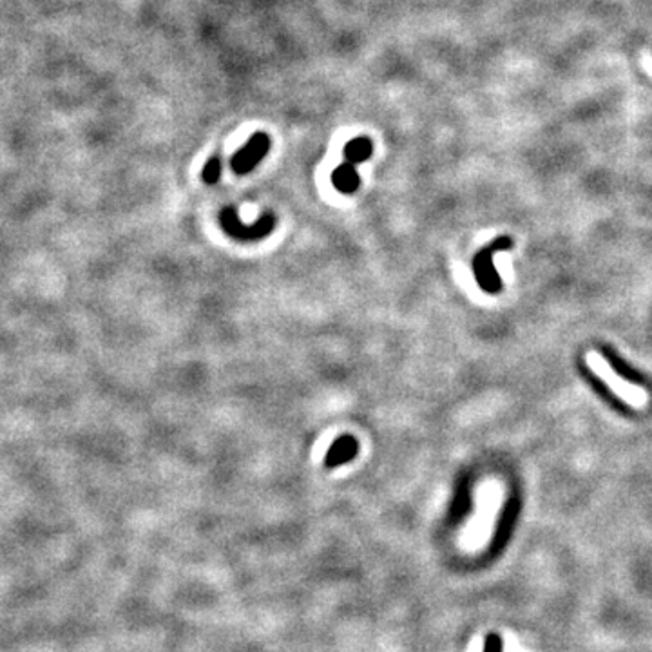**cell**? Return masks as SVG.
Returning <instances> with one entry per match:
<instances>
[{"instance_id":"obj_5","label":"cell","mask_w":652,"mask_h":652,"mask_svg":"<svg viewBox=\"0 0 652 652\" xmlns=\"http://www.w3.org/2000/svg\"><path fill=\"white\" fill-rule=\"evenodd\" d=\"M332 183L339 192L343 194H353V192L359 189L361 185V178L359 174H357L356 167L352 163H343L337 169L332 173Z\"/></svg>"},{"instance_id":"obj_3","label":"cell","mask_w":652,"mask_h":652,"mask_svg":"<svg viewBox=\"0 0 652 652\" xmlns=\"http://www.w3.org/2000/svg\"><path fill=\"white\" fill-rule=\"evenodd\" d=\"M270 149V138L265 132H256L246 145H243L230 160V169L236 174H246L267 156Z\"/></svg>"},{"instance_id":"obj_4","label":"cell","mask_w":652,"mask_h":652,"mask_svg":"<svg viewBox=\"0 0 652 652\" xmlns=\"http://www.w3.org/2000/svg\"><path fill=\"white\" fill-rule=\"evenodd\" d=\"M357 453H359V442L352 435H341L328 449V453L325 457V466L328 470L339 468L346 464V462L353 460Z\"/></svg>"},{"instance_id":"obj_7","label":"cell","mask_w":652,"mask_h":652,"mask_svg":"<svg viewBox=\"0 0 652 652\" xmlns=\"http://www.w3.org/2000/svg\"><path fill=\"white\" fill-rule=\"evenodd\" d=\"M201 178H203L205 183L208 185H214V183L220 182L221 178V160L218 156L208 158V161L205 163L203 170H201Z\"/></svg>"},{"instance_id":"obj_6","label":"cell","mask_w":652,"mask_h":652,"mask_svg":"<svg viewBox=\"0 0 652 652\" xmlns=\"http://www.w3.org/2000/svg\"><path fill=\"white\" fill-rule=\"evenodd\" d=\"M373 153V145L372 140L368 138H353L346 144L344 147V160L348 163H352V165H357V163H363V161L368 160Z\"/></svg>"},{"instance_id":"obj_1","label":"cell","mask_w":652,"mask_h":652,"mask_svg":"<svg viewBox=\"0 0 652 652\" xmlns=\"http://www.w3.org/2000/svg\"><path fill=\"white\" fill-rule=\"evenodd\" d=\"M585 365H587V368L591 370L603 384L609 386L610 390H613V394L618 399H622L623 403H627L631 408H636V410H644V408L647 406V390L641 388V386L625 381V379L609 365V361L601 356V353L594 352V350L585 353Z\"/></svg>"},{"instance_id":"obj_2","label":"cell","mask_w":652,"mask_h":652,"mask_svg":"<svg viewBox=\"0 0 652 652\" xmlns=\"http://www.w3.org/2000/svg\"><path fill=\"white\" fill-rule=\"evenodd\" d=\"M220 223L225 232L237 242H258L274 230L275 216L272 212H265L254 225H245L237 216L236 208L225 207L220 214Z\"/></svg>"}]
</instances>
